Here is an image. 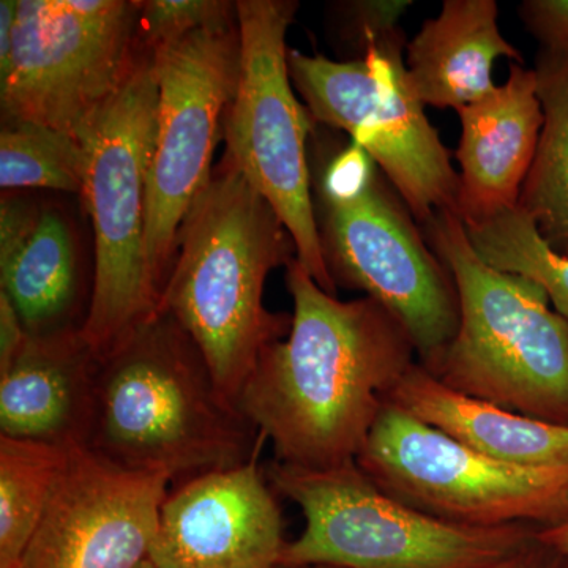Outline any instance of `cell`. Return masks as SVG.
Listing matches in <instances>:
<instances>
[{
  "label": "cell",
  "instance_id": "obj_33",
  "mask_svg": "<svg viewBox=\"0 0 568 568\" xmlns=\"http://www.w3.org/2000/svg\"><path fill=\"white\" fill-rule=\"evenodd\" d=\"M278 568H332V567H323V566H306V567H278Z\"/></svg>",
  "mask_w": 568,
  "mask_h": 568
},
{
  "label": "cell",
  "instance_id": "obj_12",
  "mask_svg": "<svg viewBox=\"0 0 568 568\" xmlns=\"http://www.w3.org/2000/svg\"><path fill=\"white\" fill-rule=\"evenodd\" d=\"M153 52L159 84L148 183L145 260L162 305L186 213L212 178V160L241 74L239 20L190 33Z\"/></svg>",
  "mask_w": 568,
  "mask_h": 568
},
{
  "label": "cell",
  "instance_id": "obj_19",
  "mask_svg": "<svg viewBox=\"0 0 568 568\" xmlns=\"http://www.w3.org/2000/svg\"><path fill=\"white\" fill-rule=\"evenodd\" d=\"M0 284L29 335L81 331L91 297L82 293L77 235L61 207L43 203L29 241L0 264Z\"/></svg>",
  "mask_w": 568,
  "mask_h": 568
},
{
  "label": "cell",
  "instance_id": "obj_25",
  "mask_svg": "<svg viewBox=\"0 0 568 568\" xmlns=\"http://www.w3.org/2000/svg\"><path fill=\"white\" fill-rule=\"evenodd\" d=\"M410 0H349L338 2L335 9L336 33L354 52L364 59L369 48L402 32L399 22Z\"/></svg>",
  "mask_w": 568,
  "mask_h": 568
},
{
  "label": "cell",
  "instance_id": "obj_7",
  "mask_svg": "<svg viewBox=\"0 0 568 568\" xmlns=\"http://www.w3.org/2000/svg\"><path fill=\"white\" fill-rule=\"evenodd\" d=\"M265 474L305 518L280 567L487 568L525 547L538 529L473 528L432 517L377 487L357 462L332 469L275 462Z\"/></svg>",
  "mask_w": 568,
  "mask_h": 568
},
{
  "label": "cell",
  "instance_id": "obj_17",
  "mask_svg": "<svg viewBox=\"0 0 568 568\" xmlns=\"http://www.w3.org/2000/svg\"><path fill=\"white\" fill-rule=\"evenodd\" d=\"M495 0H446L406 44V70L418 100L429 106L476 103L495 91L497 59L523 63L521 52L504 39Z\"/></svg>",
  "mask_w": 568,
  "mask_h": 568
},
{
  "label": "cell",
  "instance_id": "obj_21",
  "mask_svg": "<svg viewBox=\"0 0 568 568\" xmlns=\"http://www.w3.org/2000/svg\"><path fill=\"white\" fill-rule=\"evenodd\" d=\"M69 450L0 436V568L22 566Z\"/></svg>",
  "mask_w": 568,
  "mask_h": 568
},
{
  "label": "cell",
  "instance_id": "obj_28",
  "mask_svg": "<svg viewBox=\"0 0 568 568\" xmlns=\"http://www.w3.org/2000/svg\"><path fill=\"white\" fill-rule=\"evenodd\" d=\"M28 339L29 334L21 323L20 315L10 298L0 293V375L9 372L14 361L20 357Z\"/></svg>",
  "mask_w": 568,
  "mask_h": 568
},
{
  "label": "cell",
  "instance_id": "obj_27",
  "mask_svg": "<svg viewBox=\"0 0 568 568\" xmlns=\"http://www.w3.org/2000/svg\"><path fill=\"white\" fill-rule=\"evenodd\" d=\"M518 14L540 50L568 51V0H525Z\"/></svg>",
  "mask_w": 568,
  "mask_h": 568
},
{
  "label": "cell",
  "instance_id": "obj_16",
  "mask_svg": "<svg viewBox=\"0 0 568 568\" xmlns=\"http://www.w3.org/2000/svg\"><path fill=\"white\" fill-rule=\"evenodd\" d=\"M100 362L81 331L29 335L0 375V436L85 447Z\"/></svg>",
  "mask_w": 568,
  "mask_h": 568
},
{
  "label": "cell",
  "instance_id": "obj_22",
  "mask_svg": "<svg viewBox=\"0 0 568 568\" xmlns=\"http://www.w3.org/2000/svg\"><path fill=\"white\" fill-rule=\"evenodd\" d=\"M465 230L485 264L540 286L555 312L568 321V256L548 244L529 213L517 205L465 224Z\"/></svg>",
  "mask_w": 568,
  "mask_h": 568
},
{
  "label": "cell",
  "instance_id": "obj_15",
  "mask_svg": "<svg viewBox=\"0 0 568 568\" xmlns=\"http://www.w3.org/2000/svg\"><path fill=\"white\" fill-rule=\"evenodd\" d=\"M507 81L457 110V215L465 224L517 207L544 126L536 71L510 62Z\"/></svg>",
  "mask_w": 568,
  "mask_h": 568
},
{
  "label": "cell",
  "instance_id": "obj_23",
  "mask_svg": "<svg viewBox=\"0 0 568 568\" xmlns=\"http://www.w3.org/2000/svg\"><path fill=\"white\" fill-rule=\"evenodd\" d=\"M84 152L70 134L39 123L2 122L0 186L81 194Z\"/></svg>",
  "mask_w": 568,
  "mask_h": 568
},
{
  "label": "cell",
  "instance_id": "obj_32",
  "mask_svg": "<svg viewBox=\"0 0 568 568\" xmlns=\"http://www.w3.org/2000/svg\"><path fill=\"white\" fill-rule=\"evenodd\" d=\"M136 568H156V567L153 566V562L151 559H145V560H142L140 566H138Z\"/></svg>",
  "mask_w": 568,
  "mask_h": 568
},
{
  "label": "cell",
  "instance_id": "obj_30",
  "mask_svg": "<svg viewBox=\"0 0 568 568\" xmlns=\"http://www.w3.org/2000/svg\"><path fill=\"white\" fill-rule=\"evenodd\" d=\"M18 10H20V0H2L0 2V70L9 65Z\"/></svg>",
  "mask_w": 568,
  "mask_h": 568
},
{
  "label": "cell",
  "instance_id": "obj_14",
  "mask_svg": "<svg viewBox=\"0 0 568 568\" xmlns=\"http://www.w3.org/2000/svg\"><path fill=\"white\" fill-rule=\"evenodd\" d=\"M260 457L182 481L160 511L151 555L156 568H278L282 508Z\"/></svg>",
  "mask_w": 568,
  "mask_h": 568
},
{
  "label": "cell",
  "instance_id": "obj_2",
  "mask_svg": "<svg viewBox=\"0 0 568 568\" xmlns=\"http://www.w3.org/2000/svg\"><path fill=\"white\" fill-rule=\"evenodd\" d=\"M265 440L170 315L153 316L100 362L85 447L112 465L186 481L252 462Z\"/></svg>",
  "mask_w": 568,
  "mask_h": 568
},
{
  "label": "cell",
  "instance_id": "obj_26",
  "mask_svg": "<svg viewBox=\"0 0 568 568\" xmlns=\"http://www.w3.org/2000/svg\"><path fill=\"white\" fill-rule=\"evenodd\" d=\"M43 204L29 196L3 193L0 200V264L10 261L36 231Z\"/></svg>",
  "mask_w": 568,
  "mask_h": 568
},
{
  "label": "cell",
  "instance_id": "obj_11",
  "mask_svg": "<svg viewBox=\"0 0 568 568\" xmlns=\"http://www.w3.org/2000/svg\"><path fill=\"white\" fill-rule=\"evenodd\" d=\"M138 0H20L9 65L0 70L2 122L78 134L122 88L142 44Z\"/></svg>",
  "mask_w": 568,
  "mask_h": 568
},
{
  "label": "cell",
  "instance_id": "obj_5",
  "mask_svg": "<svg viewBox=\"0 0 568 568\" xmlns=\"http://www.w3.org/2000/svg\"><path fill=\"white\" fill-rule=\"evenodd\" d=\"M420 227L459 305L457 334L428 372L458 394L568 426L566 317L537 284L485 264L457 213H436Z\"/></svg>",
  "mask_w": 568,
  "mask_h": 568
},
{
  "label": "cell",
  "instance_id": "obj_29",
  "mask_svg": "<svg viewBox=\"0 0 568 568\" xmlns=\"http://www.w3.org/2000/svg\"><path fill=\"white\" fill-rule=\"evenodd\" d=\"M487 568H568V559L534 536L525 547Z\"/></svg>",
  "mask_w": 568,
  "mask_h": 568
},
{
  "label": "cell",
  "instance_id": "obj_8",
  "mask_svg": "<svg viewBox=\"0 0 568 568\" xmlns=\"http://www.w3.org/2000/svg\"><path fill=\"white\" fill-rule=\"evenodd\" d=\"M241 74L223 122L224 159L275 209L297 248V261L325 291L336 286L321 250L313 209L308 145L317 123L291 80L287 31L295 0H237Z\"/></svg>",
  "mask_w": 568,
  "mask_h": 568
},
{
  "label": "cell",
  "instance_id": "obj_24",
  "mask_svg": "<svg viewBox=\"0 0 568 568\" xmlns=\"http://www.w3.org/2000/svg\"><path fill=\"white\" fill-rule=\"evenodd\" d=\"M237 21V3L230 0H145L138 32L142 47L155 51L203 29Z\"/></svg>",
  "mask_w": 568,
  "mask_h": 568
},
{
  "label": "cell",
  "instance_id": "obj_9",
  "mask_svg": "<svg viewBox=\"0 0 568 568\" xmlns=\"http://www.w3.org/2000/svg\"><path fill=\"white\" fill-rule=\"evenodd\" d=\"M406 44L402 31L346 62L290 50L287 65L317 125L368 153L424 226L436 213H457L459 173L410 88Z\"/></svg>",
  "mask_w": 568,
  "mask_h": 568
},
{
  "label": "cell",
  "instance_id": "obj_4",
  "mask_svg": "<svg viewBox=\"0 0 568 568\" xmlns=\"http://www.w3.org/2000/svg\"><path fill=\"white\" fill-rule=\"evenodd\" d=\"M316 126L308 145L313 209L335 286L362 291L407 328L432 369L459 324L457 287L424 231L368 153Z\"/></svg>",
  "mask_w": 568,
  "mask_h": 568
},
{
  "label": "cell",
  "instance_id": "obj_1",
  "mask_svg": "<svg viewBox=\"0 0 568 568\" xmlns=\"http://www.w3.org/2000/svg\"><path fill=\"white\" fill-rule=\"evenodd\" d=\"M294 313L261 354L239 410L274 444L276 462L332 469L357 462L388 392L416 364L405 324L372 297L338 301L297 260L286 267Z\"/></svg>",
  "mask_w": 568,
  "mask_h": 568
},
{
  "label": "cell",
  "instance_id": "obj_34",
  "mask_svg": "<svg viewBox=\"0 0 568 568\" xmlns=\"http://www.w3.org/2000/svg\"><path fill=\"white\" fill-rule=\"evenodd\" d=\"M18 568H24V567L21 566V567H18Z\"/></svg>",
  "mask_w": 568,
  "mask_h": 568
},
{
  "label": "cell",
  "instance_id": "obj_3",
  "mask_svg": "<svg viewBox=\"0 0 568 568\" xmlns=\"http://www.w3.org/2000/svg\"><path fill=\"white\" fill-rule=\"evenodd\" d=\"M294 260L278 213L223 159L183 219L159 313L190 335L234 405L261 354L290 334L293 315L271 312L264 287Z\"/></svg>",
  "mask_w": 568,
  "mask_h": 568
},
{
  "label": "cell",
  "instance_id": "obj_18",
  "mask_svg": "<svg viewBox=\"0 0 568 568\" xmlns=\"http://www.w3.org/2000/svg\"><path fill=\"white\" fill-rule=\"evenodd\" d=\"M386 403L500 462L528 467L568 465V426L458 394L418 362L388 392Z\"/></svg>",
  "mask_w": 568,
  "mask_h": 568
},
{
  "label": "cell",
  "instance_id": "obj_13",
  "mask_svg": "<svg viewBox=\"0 0 568 568\" xmlns=\"http://www.w3.org/2000/svg\"><path fill=\"white\" fill-rule=\"evenodd\" d=\"M170 485L70 447L22 567L136 568L151 555Z\"/></svg>",
  "mask_w": 568,
  "mask_h": 568
},
{
  "label": "cell",
  "instance_id": "obj_31",
  "mask_svg": "<svg viewBox=\"0 0 568 568\" xmlns=\"http://www.w3.org/2000/svg\"><path fill=\"white\" fill-rule=\"evenodd\" d=\"M537 537L568 559V519L556 526L537 529Z\"/></svg>",
  "mask_w": 568,
  "mask_h": 568
},
{
  "label": "cell",
  "instance_id": "obj_10",
  "mask_svg": "<svg viewBox=\"0 0 568 568\" xmlns=\"http://www.w3.org/2000/svg\"><path fill=\"white\" fill-rule=\"evenodd\" d=\"M357 465L388 495L455 525L540 529L568 519V465L500 462L388 403Z\"/></svg>",
  "mask_w": 568,
  "mask_h": 568
},
{
  "label": "cell",
  "instance_id": "obj_6",
  "mask_svg": "<svg viewBox=\"0 0 568 568\" xmlns=\"http://www.w3.org/2000/svg\"><path fill=\"white\" fill-rule=\"evenodd\" d=\"M156 106L153 52L142 47L122 88L78 134L84 152L81 196L95 237L91 306L81 334L100 361L160 312L145 260Z\"/></svg>",
  "mask_w": 568,
  "mask_h": 568
},
{
  "label": "cell",
  "instance_id": "obj_20",
  "mask_svg": "<svg viewBox=\"0 0 568 568\" xmlns=\"http://www.w3.org/2000/svg\"><path fill=\"white\" fill-rule=\"evenodd\" d=\"M534 71L544 126L518 207L532 216L552 248L568 256V51L540 50Z\"/></svg>",
  "mask_w": 568,
  "mask_h": 568
}]
</instances>
